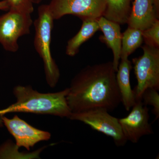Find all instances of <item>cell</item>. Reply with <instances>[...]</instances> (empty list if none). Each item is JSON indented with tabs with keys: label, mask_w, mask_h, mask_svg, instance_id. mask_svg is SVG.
<instances>
[{
	"label": "cell",
	"mask_w": 159,
	"mask_h": 159,
	"mask_svg": "<svg viewBox=\"0 0 159 159\" xmlns=\"http://www.w3.org/2000/svg\"><path fill=\"white\" fill-rule=\"evenodd\" d=\"M112 61L88 66L73 78L66 96L72 113L96 109L110 111L121 102Z\"/></svg>",
	"instance_id": "6da1fadb"
},
{
	"label": "cell",
	"mask_w": 159,
	"mask_h": 159,
	"mask_svg": "<svg viewBox=\"0 0 159 159\" xmlns=\"http://www.w3.org/2000/svg\"><path fill=\"white\" fill-rule=\"evenodd\" d=\"M68 92L67 88L57 93H42L29 86H17L13 90L16 102L0 111V119L5 114L11 112L48 114L70 119L72 112L67 102Z\"/></svg>",
	"instance_id": "7a4b0ae2"
},
{
	"label": "cell",
	"mask_w": 159,
	"mask_h": 159,
	"mask_svg": "<svg viewBox=\"0 0 159 159\" xmlns=\"http://www.w3.org/2000/svg\"><path fill=\"white\" fill-rule=\"evenodd\" d=\"M54 20L48 5L39 6L38 16L34 22V47L43 60L46 80L51 88L57 84L60 75L59 69L51 53V34Z\"/></svg>",
	"instance_id": "3957f363"
},
{
	"label": "cell",
	"mask_w": 159,
	"mask_h": 159,
	"mask_svg": "<svg viewBox=\"0 0 159 159\" xmlns=\"http://www.w3.org/2000/svg\"><path fill=\"white\" fill-rule=\"evenodd\" d=\"M142 56L132 59L138 84L133 90L136 100L148 89L159 90V47L145 43Z\"/></svg>",
	"instance_id": "277c9868"
},
{
	"label": "cell",
	"mask_w": 159,
	"mask_h": 159,
	"mask_svg": "<svg viewBox=\"0 0 159 159\" xmlns=\"http://www.w3.org/2000/svg\"><path fill=\"white\" fill-rule=\"evenodd\" d=\"M33 24L31 14L9 10L0 16V43L6 51L16 52L20 37L30 34Z\"/></svg>",
	"instance_id": "5b68a950"
},
{
	"label": "cell",
	"mask_w": 159,
	"mask_h": 159,
	"mask_svg": "<svg viewBox=\"0 0 159 159\" xmlns=\"http://www.w3.org/2000/svg\"><path fill=\"white\" fill-rule=\"evenodd\" d=\"M69 119L84 122L93 130L112 138L118 147L124 146L127 142L119 119L111 116L105 109H96L79 113H72Z\"/></svg>",
	"instance_id": "8992f818"
},
{
	"label": "cell",
	"mask_w": 159,
	"mask_h": 159,
	"mask_svg": "<svg viewBox=\"0 0 159 159\" xmlns=\"http://www.w3.org/2000/svg\"><path fill=\"white\" fill-rule=\"evenodd\" d=\"M48 6L54 20L67 15L97 20L103 16L106 0H51Z\"/></svg>",
	"instance_id": "52a82bcc"
},
{
	"label": "cell",
	"mask_w": 159,
	"mask_h": 159,
	"mask_svg": "<svg viewBox=\"0 0 159 159\" xmlns=\"http://www.w3.org/2000/svg\"><path fill=\"white\" fill-rule=\"evenodd\" d=\"M128 116L119 121L126 140L137 143L142 137L153 134V131L149 123V110L142 99L136 100Z\"/></svg>",
	"instance_id": "ba28073f"
},
{
	"label": "cell",
	"mask_w": 159,
	"mask_h": 159,
	"mask_svg": "<svg viewBox=\"0 0 159 159\" xmlns=\"http://www.w3.org/2000/svg\"><path fill=\"white\" fill-rule=\"evenodd\" d=\"M1 119L14 137L17 147H24L30 150L38 142L48 141L51 138V134L48 132L34 128L17 116L11 119L2 116Z\"/></svg>",
	"instance_id": "9c48e42d"
},
{
	"label": "cell",
	"mask_w": 159,
	"mask_h": 159,
	"mask_svg": "<svg viewBox=\"0 0 159 159\" xmlns=\"http://www.w3.org/2000/svg\"><path fill=\"white\" fill-rule=\"evenodd\" d=\"M97 21L99 30L103 33V35L99 37V39L105 43L112 51L114 57L113 65L115 71L117 72L120 63L122 46V34L120 25L103 16L99 17Z\"/></svg>",
	"instance_id": "30bf717a"
},
{
	"label": "cell",
	"mask_w": 159,
	"mask_h": 159,
	"mask_svg": "<svg viewBox=\"0 0 159 159\" xmlns=\"http://www.w3.org/2000/svg\"><path fill=\"white\" fill-rule=\"evenodd\" d=\"M157 19L154 0H134L127 24L129 27L143 31Z\"/></svg>",
	"instance_id": "8fae6325"
},
{
	"label": "cell",
	"mask_w": 159,
	"mask_h": 159,
	"mask_svg": "<svg viewBox=\"0 0 159 159\" xmlns=\"http://www.w3.org/2000/svg\"><path fill=\"white\" fill-rule=\"evenodd\" d=\"M132 62L128 59L121 60L116 74V82L122 102L125 109L130 110L136 102L133 90L130 82V73L132 69Z\"/></svg>",
	"instance_id": "7c38bea8"
},
{
	"label": "cell",
	"mask_w": 159,
	"mask_h": 159,
	"mask_svg": "<svg viewBox=\"0 0 159 159\" xmlns=\"http://www.w3.org/2000/svg\"><path fill=\"white\" fill-rule=\"evenodd\" d=\"M82 26L77 34L68 41L66 48V54L73 57L79 52L80 46L92 37L99 27L97 19H84L82 20Z\"/></svg>",
	"instance_id": "4fadbf2b"
},
{
	"label": "cell",
	"mask_w": 159,
	"mask_h": 159,
	"mask_svg": "<svg viewBox=\"0 0 159 159\" xmlns=\"http://www.w3.org/2000/svg\"><path fill=\"white\" fill-rule=\"evenodd\" d=\"M132 0H106L103 16L119 25L127 24L130 16Z\"/></svg>",
	"instance_id": "5bb4252c"
},
{
	"label": "cell",
	"mask_w": 159,
	"mask_h": 159,
	"mask_svg": "<svg viewBox=\"0 0 159 159\" xmlns=\"http://www.w3.org/2000/svg\"><path fill=\"white\" fill-rule=\"evenodd\" d=\"M143 40L142 31L128 27L122 34L120 59H128L129 56L141 46Z\"/></svg>",
	"instance_id": "9a60e30c"
},
{
	"label": "cell",
	"mask_w": 159,
	"mask_h": 159,
	"mask_svg": "<svg viewBox=\"0 0 159 159\" xmlns=\"http://www.w3.org/2000/svg\"><path fill=\"white\" fill-rule=\"evenodd\" d=\"M158 91L155 89H147L142 97V102L145 105L152 107V113L155 116V121L159 118V94Z\"/></svg>",
	"instance_id": "2e32d148"
},
{
	"label": "cell",
	"mask_w": 159,
	"mask_h": 159,
	"mask_svg": "<svg viewBox=\"0 0 159 159\" xmlns=\"http://www.w3.org/2000/svg\"><path fill=\"white\" fill-rule=\"evenodd\" d=\"M145 43L159 47V20L157 19L147 29L142 31Z\"/></svg>",
	"instance_id": "e0dca14e"
},
{
	"label": "cell",
	"mask_w": 159,
	"mask_h": 159,
	"mask_svg": "<svg viewBox=\"0 0 159 159\" xmlns=\"http://www.w3.org/2000/svg\"><path fill=\"white\" fill-rule=\"evenodd\" d=\"M9 10L31 14L34 11V3L31 0H7Z\"/></svg>",
	"instance_id": "ac0fdd59"
},
{
	"label": "cell",
	"mask_w": 159,
	"mask_h": 159,
	"mask_svg": "<svg viewBox=\"0 0 159 159\" xmlns=\"http://www.w3.org/2000/svg\"><path fill=\"white\" fill-rule=\"evenodd\" d=\"M9 8H10V6L7 0H2L0 1V10H9Z\"/></svg>",
	"instance_id": "d6986e66"
},
{
	"label": "cell",
	"mask_w": 159,
	"mask_h": 159,
	"mask_svg": "<svg viewBox=\"0 0 159 159\" xmlns=\"http://www.w3.org/2000/svg\"><path fill=\"white\" fill-rule=\"evenodd\" d=\"M154 5L158 16H159V0H154Z\"/></svg>",
	"instance_id": "ffe728a7"
},
{
	"label": "cell",
	"mask_w": 159,
	"mask_h": 159,
	"mask_svg": "<svg viewBox=\"0 0 159 159\" xmlns=\"http://www.w3.org/2000/svg\"><path fill=\"white\" fill-rule=\"evenodd\" d=\"M34 4H39L42 2V0H31Z\"/></svg>",
	"instance_id": "44dd1931"
}]
</instances>
